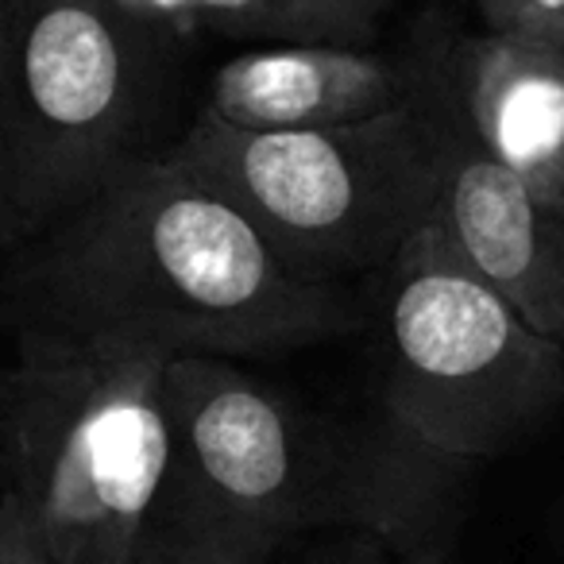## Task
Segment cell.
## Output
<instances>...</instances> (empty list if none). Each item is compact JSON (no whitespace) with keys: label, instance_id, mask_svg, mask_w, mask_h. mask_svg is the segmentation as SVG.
Wrapping results in <instances>:
<instances>
[{"label":"cell","instance_id":"9a60e30c","mask_svg":"<svg viewBox=\"0 0 564 564\" xmlns=\"http://www.w3.org/2000/svg\"><path fill=\"white\" fill-rule=\"evenodd\" d=\"M394 549L387 541L371 538V533H348L337 545H325L310 556L306 564H391Z\"/></svg>","mask_w":564,"mask_h":564},{"label":"cell","instance_id":"8fae6325","mask_svg":"<svg viewBox=\"0 0 564 564\" xmlns=\"http://www.w3.org/2000/svg\"><path fill=\"white\" fill-rule=\"evenodd\" d=\"M279 545L271 533L232 522L163 484L135 533L128 564H271Z\"/></svg>","mask_w":564,"mask_h":564},{"label":"cell","instance_id":"5b68a950","mask_svg":"<svg viewBox=\"0 0 564 564\" xmlns=\"http://www.w3.org/2000/svg\"><path fill=\"white\" fill-rule=\"evenodd\" d=\"M387 417L453 460L476 464L530 437L564 402V352L538 337L425 225L376 271Z\"/></svg>","mask_w":564,"mask_h":564},{"label":"cell","instance_id":"8992f818","mask_svg":"<svg viewBox=\"0 0 564 564\" xmlns=\"http://www.w3.org/2000/svg\"><path fill=\"white\" fill-rule=\"evenodd\" d=\"M166 40L117 0H20L9 112L17 243L159 151Z\"/></svg>","mask_w":564,"mask_h":564},{"label":"cell","instance_id":"ba28073f","mask_svg":"<svg viewBox=\"0 0 564 564\" xmlns=\"http://www.w3.org/2000/svg\"><path fill=\"white\" fill-rule=\"evenodd\" d=\"M430 86V47L391 55L352 43H267L213 70L197 117L236 132L333 128L410 109Z\"/></svg>","mask_w":564,"mask_h":564},{"label":"cell","instance_id":"277c9868","mask_svg":"<svg viewBox=\"0 0 564 564\" xmlns=\"http://www.w3.org/2000/svg\"><path fill=\"white\" fill-rule=\"evenodd\" d=\"M166 356L17 348L0 368V484L63 564H128L166 479Z\"/></svg>","mask_w":564,"mask_h":564},{"label":"cell","instance_id":"7c38bea8","mask_svg":"<svg viewBox=\"0 0 564 564\" xmlns=\"http://www.w3.org/2000/svg\"><path fill=\"white\" fill-rule=\"evenodd\" d=\"M17 24L20 0H0V251L17 243L9 205V112H12V70H17Z\"/></svg>","mask_w":564,"mask_h":564},{"label":"cell","instance_id":"30bf717a","mask_svg":"<svg viewBox=\"0 0 564 564\" xmlns=\"http://www.w3.org/2000/svg\"><path fill=\"white\" fill-rule=\"evenodd\" d=\"M163 35H225L251 43L371 47L391 0H117Z\"/></svg>","mask_w":564,"mask_h":564},{"label":"cell","instance_id":"9c48e42d","mask_svg":"<svg viewBox=\"0 0 564 564\" xmlns=\"http://www.w3.org/2000/svg\"><path fill=\"white\" fill-rule=\"evenodd\" d=\"M453 120L538 197L564 205V47L484 32L433 47Z\"/></svg>","mask_w":564,"mask_h":564},{"label":"cell","instance_id":"3957f363","mask_svg":"<svg viewBox=\"0 0 564 564\" xmlns=\"http://www.w3.org/2000/svg\"><path fill=\"white\" fill-rule=\"evenodd\" d=\"M166 151L220 189L291 267L352 282L391 263L433 220L448 112L433 66L430 94L410 109L299 132H236L194 117Z\"/></svg>","mask_w":564,"mask_h":564},{"label":"cell","instance_id":"7a4b0ae2","mask_svg":"<svg viewBox=\"0 0 564 564\" xmlns=\"http://www.w3.org/2000/svg\"><path fill=\"white\" fill-rule=\"evenodd\" d=\"M163 406V484L274 541L333 525L371 533L394 553L430 549L471 468L394 417L371 430L310 414L225 356L166 360Z\"/></svg>","mask_w":564,"mask_h":564},{"label":"cell","instance_id":"4fadbf2b","mask_svg":"<svg viewBox=\"0 0 564 564\" xmlns=\"http://www.w3.org/2000/svg\"><path fill=\"white\" fill-rule=\"evenodd\" d=\"M487 32L564 47V0H479Z\"/></svg>","mask_w":564,"mask_h":564},{"label":"cell","instance_id":"2e32d148","mask_svg":"<svg viewBox=\"0 0 564 564\" xmlns=\"http://www.w3.org/2000/svg\"><path fill=\"white\" fill-rule=\"evenodd\" d=\"M391 564H448V556L437 545H430V549H410V553H394Z\"/></svg>","mask_w":564,"mask_h":564},{"label":"cell","instance_id":"5bb4252c","mask_svg":"<svg viewBox=\"0 0 564 564\" xmlns=\"http://www.w3.org/2000/svg\"><path fill=\"white\" fill-rule=\"evenodd\" d=\"M0 564H63L9 491H0Z\"/></svg>","mask_w":564,"mask_h":564},{"label":"cell","instance_id":"6da1fadb","mask_svg":"<svg viewBox=\"0 0 564 564\" xmlns=\"http://www.w3.org/2000/svg\"><path fill=\"white\" fill-rule=\"evenodd\" d=\"M371 306L352 282L291 267L220 189L166 148L9 248L0 325L17 348L282 356L352 337Z\"/></svg>","mask_w":564,"mask_h":564},{"label":"cell","instance_id":"52a82bcc","mask_svg":"<svg viewBox=\"0 0 564 564\" xmlns=\"http://www.w3.org/2000/svg\"><path fill=\"white\" fill-rule=\"evenodd\" d=\"M433 225L538 337L564 352V205L495 163L453 112Z\"/></svg>","mask_w":564,"mask_h":564}]
</instances>
